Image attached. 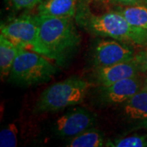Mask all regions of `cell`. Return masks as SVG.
Wrapping results in <instances>:
<instances>
[{"mask_svg": "<svg viewBox=\"0 0 147 147\" xmlns=\"http://www.w3.org/2000/svg\"><path fill=\"white\" fill-rule=\"evenodd\" d=\"M41 54L62 64L79 47L81 38L72 18L37 14Z\"/></svg>", "mask_w": 147, "mask_h": 147, "instance_id": "7a4b0ae2", "label": "cell"}, {"mask_svg": "<svg viewBox=\"0 0 147 147\" xmlns=\"http://www.w3.org/2000/svg\"><path fill=\"white\" fill-rule=\"evenodd\" d=\"M143 83L140 78L133 77L122 79L99 89V99L105 105L124 104L133 95L142 89Z\"/></svg>", "mask_w": 147, "mask_h": 147, "instance_id": "ba28073f", "label": "cell"}, {"mask_svg": "<svg viewBox=\"0 0 147 147\" xmlns=\"http://www.w3.org/2000/svg\"><path fill=\"white\" fill-rule=\"evenodd\" d=\"M142 89L146 90L147 91V78L144 81V83H143V85H142Z\"/></svg>", "mask_w": 147, "mask_h": 147, "instance_id": "ffe728a7", "label": "cell"}, {"mask_svg": "<svg viewBox=\"0 0 147 147\" xmlns=\"http://www.w3.org/2000/svg\"><path fill=\"white\" fill-rule=\"evenodd\" d=\"M17 127L10 123L0 131V146L16 147L17 146Z\"/></svg>", "mask_w": 147, "mask_h": 147, "instance_id": "2e32d148", "label": "cell"}, {"mask_svg": "<svg viewBox=\"0 0 147 147\" xmlns=\"http://www.w3.org/2000/svg\"><path fill=\"white\" fill-rule=\"evenodd\" d=\"M0 29L1 34L16 45L41 54L38 26L34 16L21 15L2 23Z\"/></svg>", "mask_w": 147, "mask_h": 147, "instance_id": "5b68a950", "label": "cell"}, {"mask_svg": "<svg viewBox=\"0 0 147 147\" xmlns=\"http://www.w3.org/2000/svg\"><path fill=\"white\" fill-rule=\"evenodd\" d=\"M137 58L142 72H147V49L137 54Z\"/></svg>", "mask_w": 147, "mask_h": 147, "instance_id": "d6986e66", "label": "cell"}, {"mask_svg": "<svg viewBox=\"0 0 147 147\" xmlns=\"http://www.w3.org/2000/svg\"><path fill=\"white\" fill-rule=\"evenodd\" d=\"M48 58L39 53L20 47L8 76L11 83L19 86H32L48 82L57 68Z\"/></svg>", "mask_w": 147, "mask_h": 147, "instance_id": "277c9868", "label": "cell"}, {"mask_svg": "<svg viewBox=\"0 0 147 147\" xmlns=\"http://www.w3.org/2000/svg\"><path fill=\"white\" fill-rule=\"evenodd\" d=\"M116 11L132 26L147 29V5L119 6Z\"/></svg>", "mask_w": 147, "mask_h": 147, "instance_id": "5bb4252c", "label": "cell"}, {"mask_svg": "<svg viewBox=\"0 0 147 147\" xmlns=\"http://www.w3.org/2000/svg\"><path fill=\"white\" fill-rule=\"evenodd\" d=\"M139 72L142 71L136 55L135 58L127 61L96 68L93 79L100 87H105L122 79L137 77Z\"/></svg>", "mask_w": 147, "mask_h": 147, "instance_id": "9c48e42d", "label": "cell"}, {"mask_svg": "<svg viewBox=\"0 0 147 147\" xmlns=\"http://www.w3.org/2000/svg\"><path fill=\"white\" fill-rule=\"evenodd\" d=\"M107 146L115 147H146L147 146V135H132L114 141L107 142Z\"/></svg>", "mask_w": 147, "mask_h": 147, "instance_id": "9a60e30c", "label": "cell"}, {"mask_svg": "<svg viewBox=\"0 0 147 147\" xmlns=\"http://www.w3.org/2000/svg\"><path fill=\"white\" fill-rule=\"evenodd\" d=\"M89 83L81 77L72 76L53 84L42 92L34 108V113L57 112L84 101Z\"/></svg>", "mask_w": 147, "mask_h": 147, "instance_id": "3957f363", "label": "cell"}, {"mask_svg": "<svg viewBox=\"0 0 147 147\" xmlns=\"http://www.w3.org/2000/svg\"><path fill=\"white\" fill-rule=\"evenodd\" d=\"M104 146L105 145L103 133L94 127L68 139L65 143V146L69 147H100Z\"/></svg>", "mask_w": 147, "mask_h": 147, "instance_id": "4fadbf2b", "label": "cell"}, {"mask_svg": "<svg viewBox=\"0 0 147 147\" xmlns=\"http://www.w3.org/2000/svg\"><path fill=\"white\" fill-rule=\"evenodd\" d=\"M127 118L134 121L147 123V91L142 89L123 104Z\"/></svg>", "mask_w": 147, "mask_h": 147, "instance_id": "8fae6325", "label": "cell"}, {"mask_svg": "<svg viewBox=\"0 0 147 147\" xmlns=\"http://www.w3.org/2000/svg\"><path fill=\"white\" fill-rule=\"evenodd\" d=\"M75 20L79 26L95 36L138 46L147 45V29L131 25L116 10L96 15L90 9L88 0L79 1Z\"/></svg>", "mask_w": 147, "mask_h": 147, "instance_id": "6da1fadb", "label": "cell"}, {"mask_svg": "<svg viewBox=\"0 0 147 147\" xmlns=\"http://www.w3.org/2000/svg\"><path fill=\"white\" fill-rule=\"evenodd\" d=\"M43 0H7L11 7L15 10H26L31 9L38 7Z\"/></svg>", "mask_w": 147, "mask_h": 147, "instance_id": "e0dca14e", "label": "cell"}, {"mask_svg": "<svg viewBox=\"0 0 147 147\" xmlns=\"http://www.w3.org/2000/svg\"><path fill=\"white\" fill-rule=\"evenodd\" d=\"M136 55L132 47L127 42L114 38L100 39L95 43L92 61L95 69L100 68L130 61L135 58Z\"/></svg>", "mask_w": 147, "mask_h": 147, "instance_id": "8992f818", "label": "cell"}, {"mask_svg": "<svg viewBox=\"0 0 147 147\" xmlns=\"http://www.w3.org/2000/svg\"><path fill=\"white\" fill-rule=\"evenodd\" d=\"M112 3L116 5L124 7V6L147 5V0H109Z\"/></svg>", "mask_w": 147, "mask_h": 147, "instance_id": "ac0fdd59", "label": "cell"}, {"mask_svg": "<svg viewBox=\"0 0 147 147\" xmlns=\"http://www.w3.org/2000/svg\"><path fill=\"white\" fill-rule=\"evenodd\" d=\"M95 123L94 114L78 106L59 117L54 123L53 131L57 137L68 140L94 127Z\"/></svg>", "mask_w": 147, "mask_h": 147, "instance_id": "52a82bcc", "label": "cell"}, {"mask_svg": "<svg viewBox=\"0 0 147 147\" xmlns=\"http://www.w3.org/2000/svg\"><path fill=\"white\" fill-rule=\"evenodd\" d=\"M79 0H43L38 6V14L54 17L73 18Z\"/></svg>", "mask_w": 147, "mask_h": 147, "instance_id": "30bf717a", "label": "cell"}, {"mask_svg": "<svg viewBox=\"0 0 147 147\" xmlns=\"http://www.w3.org/2000/svg\"><path fill=\"white\" fill-rule=\"evenodd\" d=\"M20 46L11 41L3 34L0 35V74L1 79L9 76L11 67L19 52Z\"/></svg>", "mask_w": 147, "mask_h": 147, "instance_id": "7c38bea8", "label": "cell"}]
</instances>
